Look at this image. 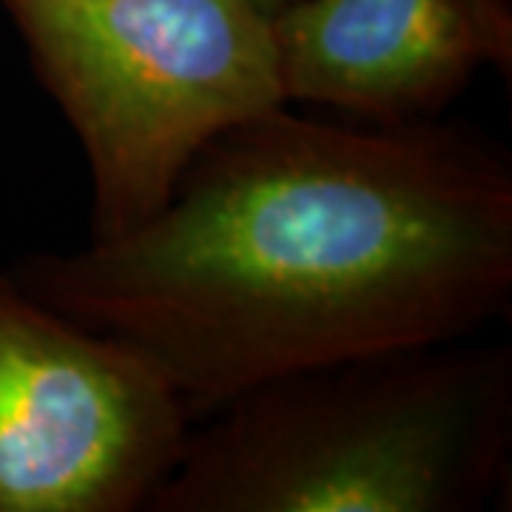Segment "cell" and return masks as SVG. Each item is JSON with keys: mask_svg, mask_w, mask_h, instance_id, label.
I'll return each mask as SVG.
<instances>
[{"mask_svg": "<svg viewBox=\"0 0 512 512\" xmlns=\"http://www.w3.org/2000/svg\"><path fill=\"white\" fill-rule=\"evenodd\" d=\"M470 339L262 382L191 424L146 512H478L510 487L512 348Z\"/></svg>", "mask_w": 512, "mask_h": 512, "instance_id": "7a4b0ae2", "label": "cell"}, {"mask_svg": "<svg viewBox=\"0 0 512 512\" xmlns=\"http://www.w3.org/2000/svg\"><path fill=\"white\" fill-rule=\"evenodd\" d=\"M256 6L268 15V18H274V15H279L282 9H288L291 3H296V0H254Z\"/></svg>", "mask_w": 512, "mask_h": 512, "instance_id": "8992f818", "label": "cell"}, {"mask_svg": "<svg viewBox=\"0 0 512 512\" xmlns=\"http://www.w3.org/2000/svg\"><path fill=\"white\" fill-rule=\"evenodd\" d=\"M80 140L92 239L148 222L217 134L285 106L254 0H0Z\"/></svg>", "mask_w": 512, "mask_h": 512, "instance_id": "3957f363", "label": "cell"}, {"mask_svg": "<svg viewBox=\"0 0 512 512\" xmlns=\"http://www.w3.org/2000/svg\"><path fill=\"white\" fill-rule=\"evenodd\" d=\"M191 424L146 353L0 274V512H146Z\"/></svg>", "mask_w": 512, "mask_h": 512, "instance_id": "277c9868", "label": "cell"}, {"mask_svg": "<svg viewBox=\"0 0 512 512\" xmlns=\"http://www.w3.org/2000/svg\"><path fill=\"white\" fill-rule=\"evenodd\" d=\"M26 291L146 353L194 421L296 370L473 339L512 302V157L473 128L285 106L217 134L163 208L26 256Z\"/></svg>", "mask_w": 512, "mask_h": 512, "instance_id": "6da1fadb", "label": "cell"}, {"mask_svg": "<svg viewBox=\"0 0 512 512\" xmlns=\"http://www.w3.org/2000/svg\"><path fill=\"white\" fill-rule=\"evenodd\" d=\"M285 103L353 123L439 120L478 74H512V0H296L271 18Z\"/></svg>", "mask_w": 512, "mask_h": 512, "instance_id": "5b68a950", "label": "cell"}]
</instances>
